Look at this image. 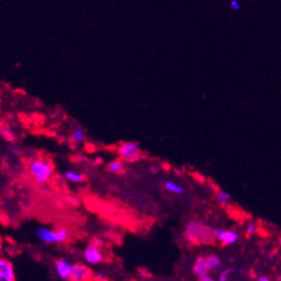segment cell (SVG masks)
<instances>
[{
	"label": "cell",
	"instance_id": "obj_4",
	"mask_svg": "<svg viewBox=\"0 0 281 281\" xmlns=\"http://www.w3.org/2000/svg\"><path fill=\"white\" fill-rule=\"evenodd\" d=\"M103 242L100 239H93L92 241L89 243L86 249L84 250V259L90 265H97L100 264L103 260V255L101 252V247H102Z\"/></svg>",
	"mask_w": 281,
	"mask_h": 281
},
{
	"label": "cell",
	"instance_id": "obj_17",
	"mask_svg": "<svg viewBox=\"0 0 281 281\" xmlns=\"http://www.w3.org/2000/svg\"><path fill=\"white\" fill-rule=\"evenodd\" d=\"M233 272H234V269H233V267H228V269L223 270L221 274H219L218 281H229L230 277H231V274Z\"/></svg>",
	"mask_w": 281,
	"mask_h": 281
},
{
	"label": "cell",
	"instance_id": "obj_10",
	"mask_svg": "<svg viewBox=\"0 0 281 281\" xmlns=\"http://www.w3.org/2000/svg\"><path fill=\"white\" fill-rule=\"evenodd\" d=\"M163 187L167 189L168 192L174 193V194H184L185 193V188L180 186L177 182L172 181V180H168L165 181L163 184Z\"/></svg>",
	"mask_w": 281,
	"mask_h": 281
},
{
	"label": "cell",
	"instance_id": "obj_6",
	"mask_svg": "<svg viewBox=\"0 0 281 281\" xmlns=\"http://www.w3.org/2000/svg\"><path fill=\"white\" fill-rule=\"evenodd\" d=\"M54 267H55L56 276L59 277L61 280H63V281H69L70 280V277H72V273H73L74 264L68 262L67 259L60 258V259L55 260Z\"/></svg>",
	"mask_w": 281,
	"mask_h": 281
},
{
	"label": "cell",
	"instance_id": "obj_22",
	"mask_svg": "<svg viewBox=\"0 0 281 281\" xmlns=\"http://www.w3.org/2000/svg\"><path fill=\"white\" fill-rule=\"evenodd\" d=\"M257 281H272L270 279V278H267L265 276H262V277H258L257 278Z\"/></svg>",
	"mask_w": 281,
	"mask_h": 281
},
{
	"label": "cell",
	"instance_id": "obj_14",
	"mask_svg": "<svg viewBox=\"0 0 281 281\" xmlns=\"http://www.w3.org/2000/svg\"><path fill=\"white\" fill-rule=\"evenodd\" d=\"M73 138H74V141L77 144L83 143V141L85 140V132H84L82 128H75L73 133Z\"/></svg>",
	"mask_w": 281,
	"mask_h": 281
},
{
	"label": "cell",
	"instance_id": "obj_21",
	"mask_svg": "<svg viewBox=\"0 0 281 281\" xmlns=\"http://www.w3.org/2000/svg\"><path fill=\"white\" fill-rule=\"evenodd\" d=\"M94 280H96V281H107L106 277L102 276V274H101V273H98L97 276L94 277Z\"/></svg>",
	"mask_w": 281,
	"mask_h": 281
},
{
	"label": "cell",
	"instance_id": "obj_3",
	"mask_svg": "<svg viewBox=\"0 0 281 281\" xmlns=\"http://www.w3.org/2000/svg\"><path fill=\"white\" fill-rule=\"evenodd\" d=\"M37 238L44 243H63L66 242L69 238V232L67 229H59V230H50L46 228H40L36 232Z\"/></svg>",
	"mask_w": 281,
	"mask_h": 281
},
{
	"label": "cell",
	"instance_id": "obj_24",
	"mask_svg": "<svg viewBox=\"0 0 281 281\" xmlns=\"http://www.w3.org/2000/svg\"><path fill=\"white\" fill-rule=\"evenodd\" d=\"M140 273H143V276H144V277H150V273L146 272V271H144V270H141V271H140Z\"/></svg>",
	"mask_w": 281,
	"mask_h": 281
},
{
	"label": "cell",
	"instance_id": "obj_12",
	"mask_svg": "<svg viewBox=\"0 0 281 281\" xmlns=\"http://www.w3.org/2000/svg\"><path fill=\"white\" fill-rule=\"evenodd\" d=\"M205 259H206V264H208L210 272L219 269L222 265V260L217 255H208V256H205Z\"/></svg>",
	"mask_w": 281,
	"mask_h": 281
},
{
	"label": "cell",
	"instance_id": "obj_11",
	"mask_svg": "<svg viewBox=\"0 0 281 281\" xmlns=\"http://www.w3.org/2000/svg\"><path fill=\"white\" fill-rule=\"evenodd\" d=\"M64 178H66L68 181L75 182V184H79V182H83L85 180V176L76 171H67L66 174H64Z\"/></svg>",
	"mask_w": 281,
	"mask_h": 281
},
{
	"label": "cell",
	"instance_id": "obj_16",
	"mask_svg": "<svg viewBox=\"0 0 281 281\" xmlns=\"http://www.w3.org/2000/svg\"><path fill=\"white\" fill-rule=\"evenodd\" d=\"M1 135L8 143H14L15 141V135L9 128H1Z\"/></svg>",
	"mask_w": 281,
	"mask_h": 281
},
{
	"label": "cell",
	"instance_id": "obj_8",
	"mask_svg": "<svg viewBox=\"0 0 281 281\" xmlns=\"http://www.w3.org/2000/svg\"><path fill=\"white\" fill-rule=\"evenodd\" d=\"M0 281H15V271L9 260L0 259Z\"/></svg>",
	"mask_w": 281,
	"mask_h": 281
},
{
	"label": "cell",
	"instance_id": "obj_20",
	"mask_svg": "<svg viewBox=\"0 0 281 281\" xmlns=\"http://www.w3.org/2000/svg\"><path fill=\"white\" fill-rule=\"evenodd\" d=\"M230 7H231L233 11L238 12L239 9L241 8V5H240V2L236 1V0H231V1H230Z\"/></svg>",
	"mask_w": 281,
	"mask_h": 281
},
{
	"label": "cell",
	"instance_id": "obj_2",
	"mask_svg": "<svg viewBox=\"0 0 281 281\" xmlns=\"http://www.w3.org/2000/svg\"><path fill=\"white\" fill-rule=\"evenodd\" d=\"M29 171L37 182L45 184L52 178L54 168L49 160L40 157L30 162Z\"/></svg>",
	"mask_w": 281,
	"mask_h": 281
},
{
	"label": "cell",
	"instance_id": "obj_9",
	"mask_svg": "<svg viewBox=\"0 0 281 281\" xmlns=\"http://www.w3.org/2000/svg\"><path fill=\"white\" fill-rule=\"evenodd\" d=\"M138 152L140 151H139L138 143H135V141H124L117 148V153L121 158L131 156V155L138 153Z\"/></svg>",
	"mask_w": 281,
	"mask_h": 281
},
{
	"label": "cell",
	"instance_id": "obj_1",
	"mask_svg": "<svg viewBox=\"0 0 281 281\" xmlns=\"http://www.w3.org/2000/svg\"><path fill=\"white\" fill-rule=\"evenodd\" d=\"M185 236L191 243H209L215 239L214 230H210L199 222L188 223L185 230Z\"/></svg>",
	"mask_w": 281,
	"mask_h": 281
},
{
	"label": "cell",
	"instance_id": "obj_7",
	"mask_svg": "<svg viewBox=\"0 0 281 281\" xmlns=\"http://www.w3.org/2000/svg\"><path fill=\"white\" fill-rule=\"evenodd\" d=\"M91 278V270L89 266L82 263L74 264L73 273L69 281H87Z\"/></svg>",
	"mask_w": 281,
	"mask_h": 281
},
{
	"label": "cell",
	"instance_id": "obj_15",
	"mask_svg": "<svg viewBox=\"0 0 281 281\" xmlns=\"http://www.w3.org/2000/svg\"><path fill=\"white\" fill-rule=\"evenodd\" d=\"M216 198H217V201L219 202V204H221L222 206H225L226 203H228L230 200V195H229V193H226L224 191H218Z\"/></svg>",
	"mask_w": 281,
	"mask_h": 281
},
{
	"label": "cell",
	"instance_id": "obj_26",
	"mask_svg": "<svg viewBox=\"0 0 281 281\" xmlns=\"http://www.w3.org/2000/svg\"><path fill=\"white\" fill-rule=\"evenodd\" d=\"M279 241H280V245H281V239H280V240H279Z\"/></svg>",
	"mask_w": 281,
	"mask_h": 281
},
{
	"label": "cell",
	"instance_id": "obj_13",
	"mask_svg": "<svg viewBox=\"0 0 281 281\" xmlns=\"http://www.w3.org/2000/svg\"><path fill=\"white\" fill-rule=\"evenodd\" d=\"M107 170L115 175H122L124 172V164L122 161H113L107 165Z\"/></svg>",
	"mask_w": 281,
	"mask_h": 281
},
{
	"label": "cell",
	"instance_id": "obj_5",
	"mask_svg": "<svg viewBox=\"0 0 281 281\" xmlns=\"http://www.w3.org/2000/svg\"><path fill=\"white\" fill-rule=\"evenodd\" d=\"M215 239L222 243L223 246H231L235 245L240 240V234L238 232L232 231V230H214Z\"/></svg>",
	"mask_w": 281,
	"mask_h": 281
},
{
	"label": "cell",
	"instance_id": "obj_19",
	"mask_svg": "<svg viewBox=\"0 0 281 281\" xmlns=\"http://www.w3.org/2000/svg\"><path fill=\"white\" fill-rule=\"evenodd\" d=\"M257 225L254 224V223H248V224L246 225V235L247 236H252L255 234L257 232Z\"/></svg>",
	"mask_w": 281,
	"mask_h": 281
},
{
	"label": "cell",
	"instance_id": "obj_23",
	"mask_svg": "<svg viewBox=\"0 0 281 281\" xmlns=\"http://www.w3.org/2000/svg\"><path fill=\"white\" fill-rule=\"evenodd\" d=\"M151 172H152V174L156 175L157 172H158V169H157L156 167H152V168H151Z\"/></svg>",
	"mask_w": 281,
	"mask_h": 281
},
{
	"label": "cell",
	"instance_id": "obj_18",
	"mask_svg": "<svg viewBox=\"0 0 281 281\" xmlns=\"http://www.w3.org/2000/svg\"><path fill=\"white\" fill-rule=\"evenodd\" d=\"M141 157H143V154H141L140 152H138V153L131 155V156L123 157V158H121V160H122V162H123V163H133V162H137V161L140 160Z\"/></svg>",
	"mask_w": 281,
	"mask_h": 281
},
{
	"label": "cell",
	"instance_id": "obj_25",
	"mask_svg": "<svg viewBox=\"0 0 281 281\" xmlns=\"http://www.w3.org/2000/svg\"><path fill=\"white\" fill-rule=\"evenodd\" d=\"M277 280H278V281H281V274H279V276L277 277Z\"/></svg>",
	"mask_w": 281,
	"mask_h": 281
}]
</instances>
